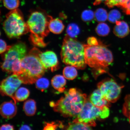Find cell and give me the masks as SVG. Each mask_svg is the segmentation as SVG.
<instances>
[{"label": "cell", "instance_id": "6da1fadb", "mask_svg": "<svg viewBox=\"0 0 130 130\" xmlns=\"http://www.w3.org/2000/svg\"><path fill=\"white\" fill-rule=\"evenodd\" d=\"M87 100L86 94L73 88L65 92L64 96L57 101L50 102V105L64 117H74L79 114Z\"/></svg>", "mask_w": 130, "mask_h": 130}, {"label": "cell", "instance_id": "7a4b0ae2", "mask_svg": "<svg viewBox=\"0 0 130 130\" xmlns=\"http://www.w3.org/2000/svg\"><path fill=\"white\" fill-rule=\"evenodd\" d=\"M40 52L34 48L21 60L22 70L17 75L23 84H33L44 74L45 69L39 57Z\"/></svg>", "mask_w": 130, "mask_h": 130}, {"label": "cell", "instance_id": "3957f363", "mask_svg": "<svg viewBox=\"0 0 130 130\" xmlns=\"http://www.w3.org/2000/svg\"><path fill=\"white\" fill-rule=\"evenodd\" d=\"M61 56L62 61L66 64L79 69L86 67L84 45L67 35L63 40Z\"/></svg>", "mask_w": 130, "mask_h": 130}, {"label": "cell", "instance_id": "277c9868", "mask_svg": "<svg viewBox=\"0 0 130 130\" xmlns=\"http://www.w3.org/2000/svg\"><path fill=\"white\" fill-rule=\"evenodd\" d=\"M86 64L97 72H106V69L112 62L111 52L102 44L96 46L84 44Z\"/></svg>", "mask_w": 130, "mask_h": 130}, {"label": "cell", "instance_id": "5b68a950", "mask_svg": "<svg viewBox=\"0 0 130 130\" xmlns=\"http://www.w3.org/2000/svg\"><path fill=\"white\" fill-rule=\"evenodd\" d=\"M3 27L6 35L10 38H18L29 31L22 13L18 8L6 14Z\"/></svg>", "mask_w": 130, "mask_h": 130}, {"label": "cell", "instance_id": "8992f818", "mask_svg": "<svg viewBox=\"0 0 130 130\" xmlns=\"http://www.w3.org/2000/svg\"><path fill=\"white\" fill-rule=\"evenodd\" d=\"M52 18L51 16H46L42 12L36 11L32 13L27 22L31 32L30 38L44 40L50 31L48 24Z\"/></svg>", "mask_w": 130, "mask_h": 130}, {"label": "cell", "instance_id": "52a82bcc", "mask_svg": "<svg viewBox=\"0 0 130 130\" xmlns=\"http://www.w3.org/2000/svg\"><path fill=\"white\" fill-rule=\"evenodd\" d=\"M27 53L26 45L22 42H20L11 46L5 55L4 61L1 68L4 72L12 73V65L14 61L18 59H22Z\"/></svg>", "mask_w": 130, "mask_h": 130}, {"label": "cell", "instance_id": "ba28073f", "mask_svg": "<svg viewBox=\"0 0 130 130\" xmlns=\"http://www.w3.org/2000/svg\"><path fill=\"white\" fill-rule=\"evenodd\" d=\"M102 108L95 106L87 99L80 112L73 121L85 123L92 127L95 126V120L101 119Z\"/></svg>", "mask_w": 130, "mask_h": 130}, {"label": "cell", "instance_id": "9c48e42d", "mask_svg": "<svg viewBox=\"0 0 130 130\" xmlns=\"http://www.w3.org/2000/svg\"><path fill=\"white\" fill-rule=\"evenodd\" d=\"M122 87L111 79H105L98 84V88L104 97L112 103H114L119 99Z\"/></svg>", "mask_w": 130, "mask_h": 130}, {"label": "cell", "instance_id": "30bf717a", "mask_svg": "<svg viewBox=\"0 0 130 130\" xmlns=\"http://www.w3.org/2000/svg\"><path fill=\"white\" fill-rule=\"evenodd\" d=\"M23 84L19 76L13 74L2 81L1 85V92L3 96L10 97L16 104L14 94Z\"/></svg>", "mask_w": 130, "mask_h": 130}, {"label": "cell", "instance_id": "8fae6325", "mask_svg": "<svg viewBox=\"0 0 130 130\" xmlns=\"http://www.w3.org/2000/svg\"><path fill=\"white\" fill-rule=\"evenodd\" d=\"M39 57L45 70H50L53 72L59 68L57 57L53 52L48 51L42 53L40 51Z\"/></svg>", "mask_w": 130, "mask_h": 130}, {"label": "cell", "instance_id": "7c38bea8", "mask_svg": "<svg viewBox=\"0 0 130 130\" xmlns=\"http://www.w3.org/2000/svg\"><path fill=\"white\" fill-rule=\"evenodd\" d=\"M17 109L16 103L14 102H5L2 104L1 106L0 112L3 117L10 119L15 116Z\"/></svg>", "mask_w": 130, "mask_h": 130}, {"label": "cell", "instance_id": "4fadbf2b", "mask_svg": "<svg viewBox=\"0 0 130 130\" xmlns=\"http://www.w3.org/2000/svg\"><path fill=\"white\" fill-rule=\"evenodd\" d=\"M89 100L93 105L100 108L105 106H110V102L104 97L98 89L94 91L91 94Z\"/></svg>", "mask_w": 130, "mask_h": 130}, {"label": "cell", "instance_id": "5bb4252c", "mask_svg": "<svg viewBox=\"0 0 130 130\" xmlns=\"http://www.w3.org/2000/svg\"><path fill=\"white\" fill-rule=\"evenodd\" d=\"M114 27L113 32L116 36L122 38L127 36L130 32L129 26L124 21H118Z\"/></svg>", "mask_w": 130, "mask_h": 130}, {"label": "cell", "instance_id": "9a60e30c", "mask_svg": "<svg viewBox=\"0 0 130 130\" xmlns=\"http://www.w3.org/2000/svg\"><path fill=\"white\" fill-rule=\"evenodd\" d=\"M66 81L64 76L57 75L54 77L51 80L52 86L55 89L60 93L64 92V87Z\"/></svg>", "mask_w": 130, "mask_h": 130}, {"label": "cell", "instance_id": "2e32d148", "mask_svg": "<svg viewBox=\"0 0 130 130\" xmlns=\"http://www.w3.org/2000/svg\"><path fill=\"white\" fill-rule=\"evenodd\" d=\"M48 28L50 32L55 34H59L64 30V26L60 19L52 18L49 23Z\"/></svg>", "mask_w": 130, "mask_h": 130}, {"label": "cell", "instance_id": "e0dca14e", "mask_svg": "<svg viewBox=\"0 0 130 130\" xmlns=\"http://www.w3.org/2000/svg\"><path fill=\"white\" fill-rule=\"evenodd\" d=\"M23 108L24 112L27 116H33L36 112V102L32 99H29L24 102Z\"/></svg>", "mask_w": 130, "mask_h": 130}, {"label": "cell", "instance_id": "ac0fdd59", "mask_svg": "<svg viewBox=\"0 0 130 130\" xmlns=\"http://www.w3.org/2000/svg\"><path fill=\"white\" fill-rule=\"evenodd\" d=\"M30 95V91L25 88L20 87L18 89L14 95L16 102L24 101L28 98Z\"/></svg>", "mask_w": 130, "mask_h": 130}, {"label": "cell", "instance_id": "d6986e66", "mask_svg": "<svg viewBox=\"0 0 130 130\" xmlns=\"http://www.w3.org/2000/svg\"><path fill=\"white\" fill-rule=\"evenodd\" d=\"M65 129L67 130H91L92 129V126L87 123L73 121L72 123H69Z\"/></svg>", "mask_w": 130, "mask_h": 130}, {"label": "cell", "instance_id": "ffe728a7", "mask_svg": "<svg viewBox=\"0 0 130 130\" xmlns=\"http://www.w3.org/2000/svg\"><path fill=\"white\" fill-rule=\"evenodd\" d=\"M75 67L72 66H67L63 69V76L69 80H73L77 77V72Z\"/></svg>", "mask_w": 130, "mask_h": 130}, {"label": "cell", "instance_id": "44dd1931", "mask_svg": "<svg viewBox=\"0 0 130 130\" xmlns=\"http://www.w3.org/2000/svg\"><path fill=\"white\" fill-rule=\"evenodd\" d=\"M95 31L97 35L100 36L105 37L109 34L110 28L106 23L101 22L97 25Z\"/></svg>", "mask_w": 130, "mask_h": 130}, {"label": "cell", "instance_id": "7402d4cb", "mask_svg": "<svg viewBox=\"0 0 130 130\" xmlns=\"http://www.w3.org/2000/svg\"><path fill=\"white\" fill-rule=\"evenodd\" d=\"M80 29L78 26L76 24H70L66 29L67 35L71 38H74L77 37L79 33Z\"/></svg>", "mask_w": 130, "mask_h": 130}, {"label": "cell", "instance_id": "603a6c76", "mask_svg": "<svg viewBox=\"0 0 130 130\" xmlns=\"http://www.w3.org/2000/svg\"><path fill=\"white\" fill-rule=\"evenodd\" d=\"M95 18L97 22H103L108 19V14L107 11L103 8H99L94 13Z\"/></svg>", "mask_w": 130, "mask_h": 130}, {"label": "cell", "instance_id": "cb8c5ba5", "mask_svg": "<svg viewBox=\"0 0 130 130\" xmlns=\"http://www.w3.org/2000/svg\"><path fill=\"white\" fill-rule=\"evenodd\" d=\"M36 86L37 88L43 91L48 88L50 84L49 81L45 78H40L36 82Z\"/></svg>", "mask_w": 130, "mask_h": 130}, {"label": "cell", "instance_id": "d4e9b609", "mask_svg": "<svg viewBox=\"0 0 130 130\" xmlns=\"http://www.w3.org/2000/svg\"><path fill=\"white\" fill-rule=\"evenodd\" d=\"M121 18V14L119 11L113 9L110 11L108 14V19L112 23H116L119 21Z\"/></svg>", "mask_w": 130, "mask_h": 130}, {"label": "cell", "instance_id": "484cf974", "mask_svg": "<svg viewBox=\"0 0 130 130\" xmlns=\"http://www.w3.org/2000/svg\"><path fill=\"white\" fill-rule=\"evenodd\" d=\"M5 7L12 10L17 9L20 5V0H3Z\"/></svg>", "mask_w": 130, "mask_h": 130}, {"label": "cell", "instance_id": "4316f807", "mask_svg": "<svg viewBox=\"0 0 130 130\" xmlns=\"http://www.w3.org/2000/svg\"><path fill=\"white\" fill-rule=\"evenodd\" d=\"M125 101L123 104V115L129 119L130 121V95L126 96L124 99Z\"/></svg>", "mask_w": 130, "mask_h": 130}, {"label": "cell", "instance_id": "83f0119b", "mask_svg": "<svg viewBox=\"0 0 130 130\" xmlns=\"http://www.w3.org/2000/svg\"><path fill=\"white\" fill-rule=\"evenodd\" d=\"M58 128H64L62 123L59 121L58 122H45L43 130H55L58 129Z\"/></svg>", "mask_w": 130, "mask_h": 130}, {"label": "cell", "instance_id": "f1b7e54d", "mask_svg": "<svg viewBox=\"0 0 130 130\" xmlns=\"http://www.w3.org/2000/svg\"><path fill=\"white\" fill-rule=\"evenodd\" d=\"M95 17L94 13L90 10H86L82 13L81 18L84 22H89L91 21Z\"/></svg>", "mask_w": 130, "mask_h": 130}, {"label": "cell", "instance_id": "f546056e", "mask_svg": "<svg viewBox=\"0 0 130 130\" xmlns=\"http://www.w3.org/2000/svg\"><path fill=\"white\" fill-rule=\"evenodd\" d=\"M127 0H106L105 2V4L109 8L114 6H121L126 2Z\"/></svg>", "mask_w": 130, "mask_h": 130}, {"label": "cell", "instance_id": "4dcf8cb0", "mask_svg": "<svg viewBox=\"0 0 130 130\" xmlns=\"http://www.w3.org/2000/svg\"><path fill=\"white\" fill-rule=\"evenodd\" d=\"M22 59H18L14 61L12 63V70L13 74L17 75L20 73L22 70L21 60Z\"/></svg>", "mask_w": 130, "mask_h": 130}, {"label": "cell", "instance_id": "1f68e13d", "mask_svg": "<svg viewBox=\"0 0 130 130\" xmlns=\"http://www.w3.org/2000/svg\"><path fill=\"white\" fill-rule=\"evenodd\" d=\"M87 43L88 45L91 46H96L101 44L97 39L94 37H89L87 40Z\"/></svg>", "mask_w": 130, "mask_h": 130}, {"label": "cell", "instance_id": "d6a6232c", "mask_svg": "<svg viewBox=\"0 0 130 130\" xmlns=\"http://www.w3.org/2000/svg\"><path fill=\"white\" fill-rule=\"evenodd\" d=\"M11 46H7L6 42L4 40H1V48H0V53H3L7 51L10 48Z\"/></svg>", "mask_w": 130, "mask_h": 130}, {"label": "cell", "instance_id": "836d02e7", "mask_svg": "<svg viewBox=\"0 0 130 130\" xmlns=\"http://www.w3.org/2000/svg\"><path fill=\"white\" fill-rule=\"evenodd\" d=\"M121 7L126 14L130 15V0H127Z\"/></svg>", "mask_w": 130, "mask_h": 130}, {"label": "cell", "instance_id": "e575fe53", "mask_svg": "<svg viewBox=\"0 0 130 130\" xmlns=\"http://www.w3.org/2000/svg\"><path fill=\"white\" fill-rule=\"evenodd\" d=\"M14 129L13 126L8 124L3 125L1 126V129H0L1 130H13Z\"/></svg>", "mask_w": 130, "mask_h": 130}, {"label": "cell", "instance_id": "d590c367", "mask_svg": "<svg viewBox=\"0 0 130 130\" xmlns=\"http://www.w3.org/2000/svg\"><path fill=\"white\" fill-rule=\"evenodd\" d=\"M19 130H31V128H30V126L27 125H23L19 129Z\"/></svg>", "mask_w": 130, "mask_h": 130}, {"label": "cell", "instance_id": "8d00e7d4", "mask_svg": "<svg viewBox=\"0 0 130 130\" xmlns=\"http://www.w3.org/2000/svg\"><path fill=\"white\" fill-rule=\"evenodd\" d=\"M106 0H95V2H94V4L95 5H97L99 4H100V3H101L102 2L105 1V2L106 1Z\"/></svg>", "mask_w": 130, "mask_h": 130}, {"label": "cell", "instance_id": "74e56055", "mask_svg": "<svg viewBox=\"0 0 130 130\" xmlns=\"http://www.w3.org/2000/svg\"><path fill=\"white\" fill-rule=\"evenodd\" d=\"M129 123H130V121H129Z\"/></svg>", "mask_w": 130, "mask_h": 130}, {"label": "cell", "instance_id": "f35d334b", "mask_svg": "<svg viewBox=\"0 0 130 130\" xmlns=\"http://www.w3.org/2000/svg\"><path fill=\"white\" fill-rule=\"evenodd\" d=\"M1 1H2V0H1Z\"/></svg>", "mask_w": 130, "mask_h": 130}]
</instances>
